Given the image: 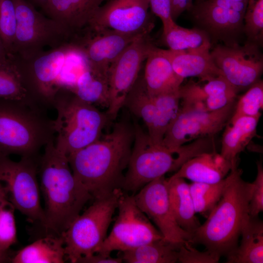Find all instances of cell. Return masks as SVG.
<instances>
[{"instance_id":"3957f363","label":"cell","mask_w":263,"mask_h":263,"mask_svg":"<svg viewBox=\"0 0 263 263\" xmlns=\"http://www.w3.org/2000/svg\"><path fill=\"white\" fill-rule=\"evenodd\" d=\"M234 161L223 194L206 221L192 234L191 244L204 245L220 257L228 255L238 245L243 225L249 216L252 183L242 178L243 171Z\"/></svg>"},{"instance_id":"ac0fdd59","label":"cell","mask_w":263,"mask_h":263,"mask_svg":"<svg viewBox=\"0 0 263 263\" xmlns=\"http://www.w3.org/2000/svg\"><path fill=\"white\" fill-rule=\"evenodd\" d=\"M107 0H50L41 11L67 31L73 42L85 29L98 8Z\"/></svg>"},{"instance_id":"83f0119b","label":"cell","mask_w":263,"mask_h":263,"mask_svg":"<svg viewBox=\"0 0 263 263\" xmlns=\"http://www.w3.org/2000/svg\"><path fill=\"white\" fill-rule=\"evenodd\" d=\"M65 260L62 236L50 234L20 249L11 261L13 263H63Z\"/></svg>"},{"instance_id":"836d02e7","label":"cell","mask_w":263,"mask_h":263,"mask_svg":"<svg viewBox=\"0 0 263 263\" xmlns=\"http://www.w3.org/2000/svg\"><path fill=\"white\" fill-rule=\"evenodd\" d=\"M243 30L249 41L258 45L263 38V0H248L244 17Z\"/></svg>"},{"instance_id":"30bf717a","label":"cell","mask_w":263,"mask_h":263,"mask_svg":"<svg viewBox=\"0 0 263 263\" xmlns=\"http://www.w3.org/2000/svg\"><path fill=\"white\" fill-rule=\"evenodd\" d=\"M117 209L118 215L113 227L95 253L110 256L113 251L132 250L164 238L159 230L138 207L133 195H129L124 191Z\"/></svg>"},{"instance_id":"60d3db41","label":"cell","mask_w":263,"mask_h":263,"mask_svg":"<svg viewBox=\"0 0 263 263\" xmlns=\"http://www.w3.org/2000/svg\"><path fill=\"white\" fill-rule=\"evenodd\" d=\"M193 6V0H171L172 19L175 21L182 13L191 10Z\"/></svg>"},{"instance_id":"f35d334b","label":"cell","mask_w":263,"mask_h":263,"mask_svg":"<svg viewBox=\"0 0 263 263\" xmlns=\"http://www.w3.org/2000/svg\"><path fill=\"white\" fill-rule=\"evenodd\" d=\"M149 5L153 14L161 19L163 27L174 21L171 17V0H149Z\"/></svg>"},{"instance_id":"74e56055","label":"cell","mask_w":263,"mask_h":263,"mask_svg":"<svg viewBox=\"0 0 263 263\" xmlns=\"http://www.w3.org/2000/svg\"><path fill=\"white\" fill-rule=\"evenodd\" d=\"M253 184V189L249 205V214L258 217L263 210V168L261 162L257 163V174Z\"/></svg>"},{"instance_id":"ba28073f","label":"cell","mask_w":263,"mask_h":263,"mask_svg":"<svg viewBox=\"0 0 263 263\" xmlns=\"http://www.w3.org/2000/svg\"><path fill=\"white\" fill-rule=\"evenodd\" d=\"M17 25L12 54L22 58L32 57L45 49L71 44L72 39L59 23L38 11L27 0H13Z\"/></svg>"},{"instance_id":"8d00e7d4","label":"cell","mask_w":263,"mask_h":263,"mask_svg":"<svg viewBox=\"0 0 263 263\" xmlns=\"http://www.w3.org/2000/svg\"><path fill=\"white\" fill-rule=\"evenodd\" d=\"M221 257L208 250L201 252L187 242L181 244L178 249V262L181 263H216Z\"/></svg>"},{"instance_id":"9c48e42d","label":"cell","mask_w":263,"mask_h":263,"mask_svg":"<svg viewBox=\"0 0 263 263\" xmlns=\"http://www.w3.org/2000/svg\"><path fill=\"white\" fill-rule=\"evenodd\" d=\"M37 158L21 157L17 162L8 156H0V195L25 215L30 222L39 223L44 227Z\"/></svg>"},{"instance_id":"d6986e66","label":"cell","mask_w":263,"mask_h":263,"mask_svg":"<svg viewBox=\"0 0 263 263\" xmlns=\"http://www.w3.org/2000/svg\"><path fill=\"white\" fill-rule=\"evenodd\" d=\"M124 105L133 115L143 121L151 140L155 144H161L169 123L152 98L148 94L143 78L137 79Z\"/></svg>"},{"instance_id":"277c9868","label":"cell","mask_w":263,"mask_h":263,"mask_svg":"<svg viewBox=\"0 0 263 263\" xmlns=\"http://www.w3.org/2000/svg\"><path fill=\"white\" fill-rule=\"evenodd\" d=\"M134 137L131 153L122 189L135 193L148 183L176 171L187 161L205 151L199 140L172 150L154 143L138 123L133 124Z\"/></svg>"},{"instance_id":"6da1fadb","label":"cell","mask_w":263,"mask_h":263,"mask_svg":"<svg viewBox=\"0 0 263 263\" xmlns=\"http://www.w3.org/2000/svg\"><path fill=\"white\" fill-rule=\"evenodd\" d=\"M133 137V126L118 122L110 132L68 156L74 176L93 198L106 197L121 188Z\"/></svg>"},{"instance_id":"8992f818","label":"cell","mask_w":263,"mask_h":263,"mask_svg":"<svg viewBox=\"0 0 263 263\" xmlns=\"http://www.w3.org/2000/svg\"><path fill=\"white\" fill-rule=\"evenodd\" d=\"M53 107L57 112L53 120L55 145L67 156L98 140L107 116L94 105L84 101L71 91L59 88Z\"/></svg>"},{"instance_id":"44dd1931","label":"cell","mask_w":263,"mask_h":263,"mask_svg":"<svg viewBox=\"0 0 263 263\" xmlns=\"http://www.w3.org/2000/svg\"><path fill=\"white\" fill-rule=\"evenodd\" d=\"M145 60L143 80L146 91L150 96L179 90L184 79L175 74L161 49L153 46Z\"/></svg>"},{"instance_id":"d590c367","label":"cell","mask_w":263,"mask_h":263,"mask_svg":"<svg viewBox=\"0 0 263 263\" xmlns=\"http://www.w3.org/2000/svg\"><path fill=\"white\" fill-rule=\"evenodd\" d=\"M15 209L9 202L0 196V250L2 251H7L17 241Z\"/></svg>"},{"instance_id":"b9f144b4","label":"cell","mask_w":263,"mask_h":263,"mask_svg":"<svg viewBox=\"0 0 263 263\" xmlns=\"http://www.w3.org/2000/svg\"><path fill=\"white\" fill-rule=\"evenodd\" d=\"M8 56L5 48L0 38V63L5 62L7 61Z\"/></svg>"},{"instance_id":"4fadbf2b","label":"cell","mask_w":263,"mask_h":263,"mask_svg":"<svg viewBox=\"0 0 263 263\" xmlns=\"http://www.w3.org/2000/svg\"><path fill=\"white\" fill-rule=\"evenodd\" d=\"M150 32L140 35L111 64L108 71L107 115L115 118L138 79L143 62L154 46Z\"/></svg>"},{"instance_id":"7bdbcfd3","label":"cell","mask_w":263,"mask_h":263,"mask_svg":"<svg viewBox=\"0 0 263 263\" xmlns=\"http://www.w3.org/2000/svg\"><path fill=\"white\" fill-rule=\"evenodd\" d=\"M35 7H38L41 10L44 8L50 0H27Z\"/></svg>"},{"instance_id":"5b68a950","label":"cell","mask_w":263,"mask_h":263,"mask_svg":"<svg viewBox=\"0 0 263 263\" xmlns=\"http://www.w3.org/2000/svg\"><path fill=\"white\" fill-rule=\"evenodd\" d=\"M53 139V120L45 111L0 99V156L37 157Z\"/></svg>"},{"instance_id":"d6a6232c","label":"cell","mask_w":263,"mask_h":263,"mask_svg":"<svg viewBox=\"0 0 263 263\" xmlns=\"http://www.w3.org/2000/svg\"><path fill=\"white\" fill-rule=\"evenodd\" d=\"M263 107V82L260 80L249 88L236 102L230 124L242 116L259 117Z\"/></svg>"},{"instance_id":"f546056e","label":"cell","mask_w":263,"mask_h":263,"mask_svg":"<svg viewBox=\"0 0 263 263\" xmlns=\"http://www.w3.org/2000/svg\"><path fill=\"white\" fill-rule=\"evenodd\" d=\"M80 99L108 108L109 104L108 75L86 67L69 90Z\"/></svg>"},{"instance_id":"ffe728a7","label":"cell","mask_w":263,"mask_h":263,"mask_svg":"<svg viewBox=\"0 0 263 263\" xmlns=\"http://www.w3.org/2000/svg\"><path fill=\"white\" fill-rule=\"evenodd\" d=\"M232 163L215 150L206 152L187 161L170 177L186 178L193 182L217 183L229 172Z\"/></svg>"},{"instance_id":"ab89813d","label":"cell","mask_w":263,"mask_h":263,"mask_svg":"<svg viewBox=\"0 0 263 263\" xmlns=\"http://www.w3.org/2000/svg\"><path fill=\"white\" fill-rule=\"evenodd\" d=\"M122 262V259L119 256L117 258H113L111 256H105L96 253L80 258L77 263H121Z\"/></svg>"},{"instance_id":"9a60e30c","label":"cell","mask_w":263,"mask_h":263,"mask_svg":"<svg viewBox=\"0 0 263 263\" xmlns=\"http://www.w3.org/2000/svg\"><path fill=\"white\" fill-rule=\"evenodd\" d=\"M149 0H107L91 19L94 33L112 30L127 34L150 32L153 24L149 12Z\"/></svg>"},{"instance_id":"7c38bea8","label":"cell","mask_w":263,"mask_h":263,"mask_svg":"<svg viewBox=\"0 0 263 263\" xmlns=\"http://www.w3.org/2000/svg\"><path fill=\"white\" fill-rule=\"evenodd\" d=\"M236 101L212 111L182 106L169 125L162 145L172 150L192 140L213 137L228 124Z\"/></svg>"},{"instance_id":"52a82bcc","label":"cell","mask_w":263,"mask_h":263,"mask_svg":"<svg viewBox=\"0 0 263 263\" xmlns=\"http://www.w3.org/2000/svg\"><path fill=\"white\" fill-rule=\"evenodd\" d=\"M123 192L119 188L106 197L95 199L63 232L61 236L66 260L77 263L80 258L95 253L107 236L108 228Z\"/></svg>"},{"instance_id":"e0dca14e","label":"cell","mask_w":263,"mask_h":263,"mask_svg":"<svg viewBox=\"0 0 263 263\" xmlns=\"http://www.w3.org/2000/svg\"><path fill=\"white\" fill-rule=\"evenodd\" d=\"M141 34L105 30L87 37L78 49L84 55L89 68L108 75L111 64Z\"/></svg>"},{"instance_id":"8fae6325","label":"cell","mask_w":263,"mask_h":263,"mask_svg":"<svg viewBox=\"0 0 263 263\" xmlns=\"http://www.w3.org/2000/svg\"><path fill=\"white\" fill-rule=\"evenodd\" d=\"M74 47L71 44H66L27 59L8 56L30 92L48 108L53 107L54 97L59 90L58 79L60 72L68 54Z\"/></svg>"},{"instance_id":"2e32d148","label":"cell","mask_w":263,"mask_h":263,"mask_svg":"<svg viewBox=\"0 0 263 263\" xmlns=\"http://www.w3.org/2000/svg\"><path fill=\"white\" fill-rule=\"evenodd\" d=\"M133 196L138 207L153 222L166 240L178 244L191 243L192 235L179 225L174 216L165 176L148 183Z\"/></svg>"},{"instance_id":"4dcf8cb0","label":"cell","mask_w":263,"mask_h":263,"mask_svg":"<svg viewBox=\"0 0 263 263\" xmlns=\"http://www.w3.org/2000/svg\"><path fill=\"white\" fill-rule=\"evenodd\" d=\"M181 244L171 243L162 238L132 250L120 252L118 256L123 262L128 263H174L178 262Z\"/></svg>"},{"instance_id":"484cf974","label":"cell","mask_w":263,"mask_h":263,"mask_svg":"<svg viewBox=\"0 0 263 263\" xmlns=\"http://www.w3.org/2000/svg\"><path fill=\"white\" fill-rule=\"evenodd\" d=\"M260 117L242 116L226 126L222 140L220 154L233 162L238 155L257 136V128Z\"/></svg>"},{"instance_id":"d4e9b609","label":"cell","mask_w":263,"mask_h":263,"mask_svg":"<svg viewBox=\"0 0 263 263\" xmlns=\"http://www.w3.org/2000/svg\"><path fill=\"white\" fill-rule=\"evenodd\" d=\"M162 38L169 49L186 53H208L211 42L204 30L187 28L173 21L163 27Z\"/></svg>"},{"instance_id":"1f68e13d","label":"cell","mask_w":263,"mask_h":263,"mask_svg":"<svg viewBox=\"0 0 263 263\" xmlns=\"http://www.w3.org/2000/svg\"><path fill=\"white\" fill-rule=\"evenodd\" d=\"M226 183L225 178L214 184L193 182L189 184L195 212L207 218L220 200Z\"/></svg>"},{"instance_id":"cb8c5ba5","label":"cell","mask_w":263,"mask_h":263,"mask_svg":"<svg viewBox=\"0 0 263 263\" xmlns=\"http://www.w3.org/2000/svg\"><path fill=\"white\" fill-rule=\"evenodd\" d=\"M241 244L227 256L228 263H263V223L249 215L242 227Z\"/></svg>"},{"instance_id":"f1b7e54d","label":"cell","mask_w":263,"mask_h":263,"mask_svg":"<svg viewBox=\"0 0 263 263\" xmlns=\"http://www.w3.org/2000/svg\"><path fill=\"white\" fill-rule=\"evenodd\" d=\"M0 99L20 102L43 111L48 109L30 92L9 57L6 62L0 63Z\"/></svg>"},{"instance_id":"603a6c76","label":"cell","mask_w":263,"mask_h":263,"mask_svg":"<svg viewBox=\"0 0 263 263\" xmlns=\"http://www.w3.org/2000/svg\"><path fill=\"white\" fill-rule=\"evenodd\" d=\"M170 204L179 225L191 235L201 225L195 216L189 185L182 178L167 179Z\"/></svg>"},{"instance_id":"f6af8a7d","label":"cell","mask_w":263,"mask_h":263,"mask_svg":"<svg viewBox=\"0 0 263 263\" xmlns=\"http://www.w3.org/2000/svg\"><path fill=\"white\" fill-rule=\"evenodd\" d=\"M205 0H196V3H198V2H202V1H203Z\"/></svg>"},{"instance_id":"e575fe53","label":"cell","mask_w":263,"mask_h":263,"mask_svg":"<svg viewBox=\"0 0 263 263\" xmlns=\"http://www.w3.org/2000/svg\"><path fill=\"white\" fill-rule=\"evenodd\" d=\"M17 25L13 0H0V38L8 56L12 53Z\"/></svg>"},{"instance_id":"4316f807","label":"cell","mask_w":263,"mask_h":263,"mask_svg":"<svg viewBox=\"0 0 263 263\" xmlns=\"http://www.w3.org/2000/svg\"><path fill=\"white\" fill-rule=\"evenodd\" d=\"M188 87L193 97L208 111L220 109L234 102L239 92L223 75L207 81L202 86L190 81Z\"/></svg>"},{"instance_id":"ee69618b","label":"cell","mask_w":263,"mask_h":263,"mask_svg":"<svg viewBox=\"0 0 263 263\" xmlns=\"http://www.w3.org/2000/svg\"><path fill=\"white\" fill-rule=\"evenodd\" d=\"M8 257L7 255V251L4 252L0 250V263L6 262Z\"/></svg>"},{"instance_id":"7a4b0ae2","label":"cell","mask_w":263,"mask_h":263,"mask_svg":"<svg viewBox=\"0 0 263 263\" xmlns=\"http://www.w3.org/2000/svg\"><path fill=\"white\" fill-rule=\"evenodd\" d=\"M38 163L44 227L48 233L61 236L93 197L74 176L68 156L56 148L55 139L44 147Z\"/></svg>"},{"instance_id":"5bb4252c","label":"cell","mask_w":263,"mask_h":263,"mask_svg":"<svg viewBox=\"0 0 263 263\" xmlns=\"http://www.w3.org/2000/svg\"><path fill=\"white\" fill-rule=\"evenodd\" d=\"M210 54L223 76L238 92L247 90L260 80L263 57L257 44L248 41L243 45H218Z\"/></svg>"},{"instance_id":"7402d4cb","label":"cell","mask_w":263,"mask_h":263,"mask_svg":"<svg viewBox=\"0 0 263 263\" xmlns=\"http://www.w3.org/2000/svg\"><path fill=\"white\" fill-rule=\"evenodd\" d=\"M161 51L169 61L175 74L184 80L195 77L207 81L223 75L213 62L210 52L186 53L162 49Z\"/></svg>"}]
</instances>
